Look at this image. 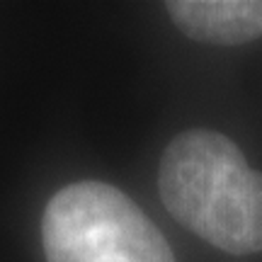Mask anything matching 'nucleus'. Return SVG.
Here are the masks:
<instances>
[{"mask_svg":"<svg viewBox=\"0 0 262 262\" xmlns=\"http://www.w3.org/2000/svg\"><path fill=\"white\" fill-rule=\"evenodd\" d=\"M165 8L194 41L235 47L262 37V0H175Z\"/></svg>","mask_w":262,"mask_h":262,"instance_id":"3","label":"nucleus"},{"mask_svg":"<svg viewBox=\"0 0 262 262\" xmlns=\"http://www.w3.org/2000/svg\"><path fill=\"white\" fill-rule=\"evenodd\" d=\"M47 262H175L165 235L107 182L58 189L41 216Z\"/></svg>","mask_w":262,"mask_h":262,"instance_id":"2","label":"nucleus"},{"mask_svg":"<svg viewBox=\"0 0 262 262\" xmlns=\"http://www.w3.org/2000/svg\"><path fill=\"white\" fill-rule=\"evenodd\" d=\"M158 192L170 214L228 255L262 250V172L224 134L189 129L160 158Z\"/></svg>","mask_w":262,"mask_h":262,"instance_id":"1","label":"nucleus"}]
</instances>
